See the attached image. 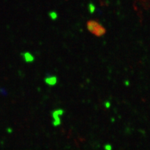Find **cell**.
<instances>
[{
  "instance_id": "6da1fadb",
  "label": "cell",
  "mask_w": 150,
  "mask_h": 150,
  "mask_svg": "<svg viewBox=\"0 0 150 150\" xmlns=\"http://www.w3.org/2000/svg\"><path fill=\"white\" fill-rule=\"evenodd\" d=\"M87 28L90 33L98 37L104 36L106 31L105 28L102 25L95 20L88 21L87 23Z\"/></svg>"
},
{
  "instance_id": "7a4b0ae2",
  "label": "cell",
  "mask_w": 150,
  "mask_h": 150,
  "mask_svg": "<svg viewBox=\"0 0 150 150\" xmlns=\"http://www.w3.org/2000/svg\"><path fill=\"white\" fill-rule=\"evenodd\" d=\"M64 111L61 108H58L54 111L52 112V117H53V122L52 124L54 126H58L61 124V117L63 115Z\"/></svg>"
},
{
  "instance_id": "3957f363",
  "label": "cell",
  "mask_w": 150,
  "mask_h": 150,
  "mask_svg": "<svg viewBox=\"0 0 150 150\" xmlns=\"http://www.w3.org/2000/svg\"><path fill=\"white\" fill-rule=\"evenodd\" d=\"M57 77L55 76H49L45 78V83L49 85V86H53L54 85H56L57 83Z\"/></svg>"
},
{
  "instance_id": "277c9868",
  "label": "cell",
  "mask_w": 150,
  "mask_h": 150,
  "mask_svg": "<svg viewBox=\"0 0 150 150\" xmlns=\"http://www.w3.org/2000/svg\"><path fill=\"white\" fill-rule=\"evenodd\" d=\"M22 55H23V58H24V59H25L26 62H33L34 61V57L29 52H25Z\"/></svg>"
},
{
  "instance_id": "5b68a950",
  "label": "cell",
  "mask_w": 150,
  "mask_h": 150,
  "mask_svg": "<svg viewBox=\"0 0 150 150\" xmlns=\"http://www.w3.org/2000/svg\"><path fill=\"white\" fill-rule=\"evenodd\" d=\"M143 8L148 9L150 8V0H140Z\"/></svg>"
},
{
  "instance_id": "8992f818",
  "label": "cell",
  "mask_w": 150,
  "mask_h": 150,
  "mask_svg": "<svg viewBox=\"0 0 150 150\" xmlns=\"http://www.w3.org/2000/svg\"><path fill=\"white\" fill-rule=\"evenodd\" d=\"M49 15H50V18H51V20H56V19L57 18V16H58L56 12H54V11H51V12H50Z\"/></svg>"
},
{
  "instance_id": "52a82bcc",
  "label": "cell",
  "mask_w": 150,
  "mask_h": 150,
  "mask_svg": "<svg viewBox=\"0 0 150 150\" xmlns=\"http://www.w3.org/2000/svg\"><path fill=\"white\" fill-rule=\"evenodd\" d=\"M88 8H89V11L90 13H92V12H95V6L94 4H92V3L89 4L88 5Z\"/></svg>"
},
{
  "instance_id": "ba28073f",
  "label": "cell",
  "mask_w": 150,
  "mask_h": 150,
  "mask_svg": "<svg viewBox=\"0 0 150 150\" xmlns=\"http://www.w3.org/2000/svg\"><path fill=\"white\" fill-rule=\"evenodd\" d=\"M112 146L110 144H107L104 146V150H112Z\"/></svg>"
},
{
  "instance_id": "9c48e42d",
  "label": "cell",
  "mask_w": 150,
  "mask_h": 150,
  "mask_svg": "<svg viewBox=\"0 0 150 150\" xmlns=\"http://www.w3.org/2000/svg\"><path fill=\"white\" fill-rule=\"evenodd\" d=\"M105 106H106V108H109V107H110V103H109V102H106V103H105Z\"/></svg>"
}]
</instances>
